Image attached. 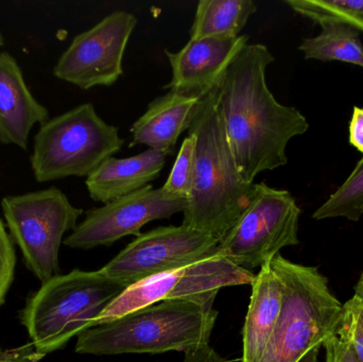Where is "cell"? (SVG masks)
Wrapping results in <instances>:
<instances>
[{
    "mask_svg": "<svg viewBox=\"0 0 363 362\" xmlns=\"http://www.w3.org/2000/svg\"><path fill=\"white\" fill-rule=\"evenodd\" d=\"M247 40V35L215 36L189 40L177 52L166 50L172 77L164 89L201 99L219 83Z\"/></svg>",
    "mask_w": 363,
    "mask_h": 362,
    "instance_id": "cell-13",
    "label": "cell"
},
{
    "mask_svg": "<svg viewBox=\"0 0 363 362\" xmlns=\"http://www.w3.org/2000/svg\"><path fill=\"white\" fill-rule=\"evenodd\" d=\"M257 6L252 0H201L196 6L190 40L239 36Z\"/></svg>",
    "mask_w": 363,
    "mask_h": 362,
    "instance_id": "cell-18",
    "label": "cell"
},
{
    "mask_svg": "<svg viewBox=\"0 0 363 362\" xmlns=\"http://www.w3.org/2000/svg\"><path fill=\"white\" fill-rule=\"evenodd\" d=\"M186 205L187 200L170 197L162 187L148 185L86 212L84 220L78 223L63 244L80 250L110 247L127 236L140 235V230L149 222L183 213Z\"/></svg>",
    "mask_w": 363,
    "mask_h": 362,
    "instance_id": "cell-12",
    "label": "cell"
},
{
    "mask_svg": "<svg viewBox=\"0 0 363 362\" xmlns=\"http://www.w3.org/2000/svg\"><path fill=\"white\" fill-rule=\"evenodd\" d=\"M16 255L12 238L6 232L4 221L0 218V306L14 280Z\"/></svg>",
    "mask_w": 363,
    "mask_h": 362,
    "instance_id": "cell-24",
    "label": "cell"
},
{
    "mask_svg": "<svg viewBox=\"0 0 363 362\" xmlns=\"http://www.w3.org/2000/svg\"><path fill=\"white\" fill-rule=\"evenodd\" d=\"M337 336L349 342L363 362V300L356 295L343 304L342 321Z\"/></svg>",
    "mask_w": 363,
    "mask_h": 362,
    "instance_id": "cell-23",
    "label": "cell"
},
{
    "mask_svg": "<svg viewBox=\"0 0 363 362\" xmlns=\"http://www.w3.org/2000/svg\"><path fill=\"white\" fill-rule=\"evenodd\" d=\"M220 240L184 227H160L140 234L100 271L130 287L151 276L219 255Z\"/></svg>",
    "mask_w": 363,
    "mask_h": 362,
    "instance_id": "cell-10",
    "label": "cell"
},
{
    "mask_svg": "<svg viewBox=\"0 0 363 362\" xmlns=\"http://www.w3.org/2000/svg\"><path fill=\"white\" fill-rule=\"evenodd\" d=\"M188 134L196 137L194 183L184 227L222 238L255 198L257 185L241 176L222 121L218 84L194 108Z\"/></svg>",
    "mask_w": 363,
    "mask_h": 362,
    "instance_id": "cell-2",
    "label": "cell"
},
{
    "mask_svg": "<svg viewBox=\"0 0 363 362\" xmlns=\"http://www.w3.org/2000/svg\"><path fill=\"white\" fill-rule=\"evenodd\" d=\"M125 144L118 128L83 103L43 123L34 137L31 169L38 183L89 176Z\"/></svg>",
    "mask_w": 363,
    "mask_h": 362,
    "instance_id": "cell-6",
    "label": "cell"
},
{
    "mask_svg": "<svg viewBox=\"0 0 363 362\" xmlns=\"http://www.w3.org/2000/svg\"><path fill=\"white\" fill-rule=\"evenodd\" d=\"M196 163V137L188 134L182 142L180 151L172 172L162 188L170 197L187 200L194 183Z\"/></svg>",
    "mask_w": 363,
    "mask_h": 362,
    "instance_id": "cell-22",
    "label": "cell"
},
{
    "mask_svg": "<svg viewBox=\"0 0 363 362\" xmlns=\"http://www.w3.org/2000/svg\"><path fill=\"white\" fill-rule=\"evenodd\" d=\"M4 35H2L1 32H0V47L4 46Z\"/></svg>",
    "mask_w": 363,
    "mask_h": 362,
    "instance_id": "cell-31",
    "label": "cell"
},
{
    "mask_svg": "<svg viewBox=\"0 0 363 362\" xmlns=\"http://www.w3.org/2000/svg\"><path fill=\"white\" fill-rule=\"evenodd\" d=\"M1 210L28 270L42 284L59 276L64 235L76 229L83 210L55 187L4 197Z\"/></svg>",
    "mask_w": 363,
    "mask_h": 362,
    "instance_id": "cell-7",
    "label": "cell"
},
{
    "mask_svg": "<svg viewBox=\"0 0 363 362\" xmlns=\"http://www.w3.org/2000/svg\"><path fill=\"white\" fill-rule=\"evenodd\" d=\"M201 99L177 91L155 98L146 113L132 125L130 147L145 145L166 157L174 154L179 137L187 131Z\"/></svg>",
    "mask_w": 363,
    "mask_h": 362,
    "instance_id": "cell-15",
    "label": "cell"
},
{
    "mask_svg": "<svg viewBox=\"0 0 363 362\" xmlns=\"http://www.w3.org/2000/svg\"><path fill=\"white\" fill-rule=\"evenodd\" d=\"M255 198L222 238L219 255L251 271L272 261L286 247L296 246L301 208L288 191L258 183Z\"/></svg>",
    "mask_w": 363,
    "mask_h": 362,
    "instance_id": "cell-8",
    "label": "cell"
},
{
    "mask_svg": "<svg viewBox=\"0 0 363 362\" xmlns=\"http://www.w3.org/2000/svg\"><path fill=\"white\" fill-rule=\"evenodd\" d=\"M136 25L135 15L115 11L72 40L53 74L85 91L111 86L123 74V55Z\"/></svg>",
    "mask_w": 363,
    "mask_h": 362,
    "instance_id": "cell-11",
    "label": "cell"
},
{
    "mask_svg": "<svg viewBox=\"0 0 363 362\" xmlns=\"http://www.w3.org/2000/svg\"><path fill=\"white\" fill-rule=\"evenodd\" d=\"M215 300L159 302L89 327L77 337L78 354H163L209 344L217 322Z\"/></svg>",
    "mask_w": 363,
    "mask_h": 362,
    "instance_id": "cell-3",
    "label": "cell"
},
{
    "mask_svg": "<svg viewBox=\"0 0 363 362\" xmlns=\"http://www.w3.org/2000/svg\"><path fill=\"white\" fill-rule=\"evenodd\" d=\"M323 346L325 349V362H362L353 346L338 336L330 338Z\"/></svg>",
    "mask_w": 363,
    "mask_h": 362,
    "instance_id": "cell-25",
    "label": "cell"
},
{
    "mask_svg": "<svg viewBox=\"0 0 363 362\" xmlns=\"http://www.w3.org/2000/svg\"><path fill=\"white\" fill-rule=\"evenodd\" d=\"M319 350L320 348H315L313 350L309 351L306 355L302 357L298 362H318L319 358Z\"/></svg>",
    "mask_w": 363,
    "mask_h": 362,
    "instance_id": "cell-29",
    "label": "cell"
},
{
    "mask_svg": "<svg viewBox=\"0 0 363 362\" xmlns=\"http://www.w3.org/2000/svg\"><path fill=\"white\" fill-rule=\"evenodd\" d=\"M251 286V300L242 329L241 362L260 361L283 306V284L270 261L260 268Z\"/></svg>",
    "mask_w": 363,
    "mask_h": 362,
    "instance_id": "cell-17",
    "label": "cell"
},
{
    "mask_svg": "<svg viewBox=\"0 0 363 362\" xmlns=\"http://www.w3.org/2000/svg\"><path fill=\"white\" fill-rule=\"evenodd\" d=\"M350 144L363 154V108L354 106L350 123Z\"/></svg>",
    "mask_w": 363,
    "mask_h": 362,
    "instance_id": "cell-27",
    "label": "cell"
},
{
    "mask_svg": "<svg viewBox=\"0 0 363 362\" xmlns=\"http://www.w3.org/2000/svg\"><path fill=\"white\" fill-rule=\"evenodd\" d=\"M48 119V110L32 95L16 59L0 52V142L27 150L32 128Z\"/></svg>",
    "mask_w": 363,
    "mask_h": 362,
    "instance_id": "cell-14",
    "label": "cell"
},
{
    "mask_svg": "<svg viewBox=\"0 0 363 362\" xmlns=\"http://www.w3.org/2000/svg\"><path fill=\"white\" fill-rule=\"evenodd\" d=\"M363 216V157L345 182L315 213V220L345 218L358 221Z\"/></svg>",
    "mask_w": 363,
    "mask_h": 362,
    "instance_id": "cell-21",
    "label": "cell"
},
{
    "mask_svg": "<svg viewBox=\"0 0 363 362\" xmlns=\"http://www.w3.org/2000/svg\"><path fill=\"white\" fill-rule=\"evenodd\" d=\"M42 358L31 344L11 350L0 349V362H38Z\"/></svg>",
    "mask_w": 363,
    "mask_h": 362,
    "instance_id": "cell-26",
    "label": "cell"
},
{
    "mask_svg": "<svg viewBox=\"0 0 363 362\" xmlns=\"http://www.w3.org/2000/svg\"><path fill=\"white\" fill-rule=\"evenodd\" d=\"M315 38H305L298 49L306 60L343 62L363 68V44L359 30L341 23H323Z\"/></svg>",
    "mask_w": 363,
    "mask_h": 362,
    "instance_id": "cell-19",
    "label": "cell"
},
{
    "mask_svg": "<svg viewBox=\"0 0 363 362\" xmlns=\"http://www.w3.org/2000/svg\"><path fill=\"white\" fill-rule=\"evenodd\" d=\"M355 295L363 300V272L355 287Z\"/></svg>",
    "mask_w": 363,
    "mask_h": 362,
    "instance_id": "cell-30",
    "label": "cell"
},
{
    "mask_svg": "<svg viewBox=\"0 0 363 362\" xmlns=\"http://www.w3.org/2000/svg\"><path fill=\"white\" fill-rule=\"evenodd\" d=\"M254 280L253 272L218 255L128 287L100 314L94 327L167 300H216L222 288L252 285Z\"/></svg>",
    "mask_w": 363,
    "mask_h": 362,
    "instance_id": "cell-9",
    "label": "cell"
},
{
    "mask_svg": "<svg viewBox=\"0 0 363 362\" xmlns=\"http://www.w3.org/2000/svg\"><path fill=\"white\" fill-rule=\"evenodd\" d=\"M286 4L320 25L341 23L363 32V0H287Z\"/></svg>",
    "mask_w": 363,
    "mask_h": 362,
    "instance_id": "cell-20",
    "label": "cell"
},
{
    "mask_svg": "<svg viewBox=\"0 0 363 362\" xmlns=\"http://www.w3.org/2000/svg\"><path fill=\"white\" fill-rule=\"evenodd\" d=\"M270 263L283 284V306L259 362H298L338 335L343 304L318 268L292 263L281 254Z\"/></svg>",
    "mask_w": 363,
    "mask_h": 362,
    "instance_id": "cell-5",
    "label": "cell"
},
{
    "mask_svg": "<svg viewBox=\"0 0 363 362\" xmlns=\"http://www.w3.org/2000/svg\"><path fill=\"white\" fill-rule=\"evenodd\" d=\"M166 157L155 149L125 159L108 157L85 181L89 197L106 204L140 191L160 176Z\"/></svg>",
    "mask_w": 363,
    "mask_h": 362,
    "instance_id": "cell-16",
    "label": "cell"
},
{
    "mask_svg": "<svg viewBox=\"0 0 363 362\" xmlns=\"http://www.w3.org/2000/svg\"><path fill=\"white\" fill-rule=\"evenodd\" d=\"M268 47L247 44L218 83L226 138L237 167L247 183L288 163L290 140L306 133V117L275 99L266 80L274 62Z\"/></svg>",
    "mask_w": 363,
    "mask_h": 362,
    "instance_id": "cell-1",
    "label": "cell"
},
{
    "mask_svg": "<svg viewBox=\"0 0 363 362\" xmlns=\"http://www.w3.org/2000/svg\"><path fill=\"white\" fill-rule=\"evenodd\" d=\"M127 287L98 271L74 269L43 283L26 304L21 324L40 356L65 348L94 327L102 312Z\"/></svg>",
    "mask_w": 363,
    "mask_h": 362,
    "instance_id": "cell-4",
    "label": "cell"
},
{
    "mask_svg": "<svg viewBox=\"0 0 363 362\" xmlns=\"http://www.w3.org/2000/svg\"><path fill=\"white\" fill-rule=\"evenodd\" d=\"M183 362H228L219 353L216 352L209 344L199 346L184 353Z\"/></svg>",
    "mask_w": 363,
    "mask_h": 362,
    "instance_id": "cell-28",
    "label": "cell"
}]
</instances>
